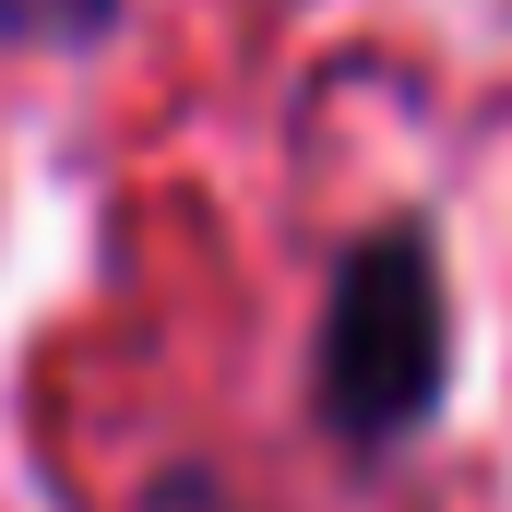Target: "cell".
Wrapping results in <instances>:
<instances>
[{
    "mask_svg": "<svg viewBox=\"0 0 512 512\" xmlns=\"http://www.w3.org/2000/svg\"><path fill=\"white\" fill-rule=\"evenodd\" d=\"M453 393V274L417 215H382L346 239L322 286V346H310V405L346 453H405Z\"/></svg>",
    "mask_w": 512,
    "mask_h": 512,
    "instance_id": "obj_1",
    "label": "cell"
},
{
    "mask_svg": "<svg viewBox=\"0 0 512 512\" xmlns=\"http://www.w3.org/2000/svg\"><path fill=\"white\" fill-rule=\"evenodd\" d=\"M131 0H0V48H96Z\"/></svg>",
    "mask_w": 512,
    "mask_h": 512,
    "instance_id": "obj_2",
    "label": "cell"
}]
</instances>
